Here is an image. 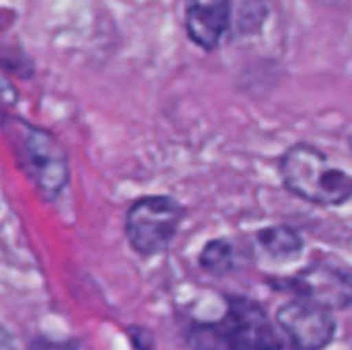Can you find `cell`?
<instances>
[{
  "label": "cell",
  "instance_id": "obj_5",
  "mask_svg": "<svg viewBox=\"0 0 352 350\" xmlns=\"http://www.w3.org/2000/svg\"><path fill=\"white\" fill-rule=\"evenodd\" d=\"M285 289L326 309L352 305V270L338 266H314L285 281Z\"/></svg>",
  "mask_w": 352,
  "mask_h": 350
},
{
  "label": "cell",
  "instance_id": "obj_4",
  "mask_svg": "<svg viewBox=\"0 0 352 350\" xmlns=\"http://www.w3.org/2000/svg\"><path fill=\"white\" fill-rule=\"evenodd\" d=\"M276 324L299 350H324L336 336L332 311L299 297L278 309Z\"/></svg>",
  "mask_w": 352,
  "mask_h": 350
},
{
  "label": "cell",
  "instance_id": "obj_1",
  "mask_svg": "<svg viewBox=\"0 0 352 350\" xmlns=\"http://www.w3.org/2000/svg\"><path fill=\"white\" fill-rule=\"evenodd\" d=\"M280 175L289 192L311 204L338 206L352 198V175L332 165L320 149L305 142L293 144L283 155Z\"/></svg>",
  "mask_w": 352,
  "mask_h": 350
},
{
  "label": "cell",
  "instance_id": "obj_7",
  "mask_svg": "<svg viewBox=\"0 0 352 350\" xmlns=\"http://www.w3.org/2000/svg\"><path fill=\"white\" fill-rule=\"evenodd\" d=\"M258 243L274 260H293L301 254L303 239L289 227H270L258 233Z\"/></svg>",
  "mask_w": 352,
  "mask_h": 350
},
{
  "label": "cell",
  "instance_id": "obj_3",
  "mask_svg": "<svg viewBox=\"0 0 352 350\" xmlns=\"http://www.w3.org/2000/svg\"><path fill=\"white\" fill-rule=\"evenodd\" d=\"M184 219V208L169 196L138 198L126 212V237L140 256H157L169 248Z\"/></svg>",
  "mask_w": 352,
  "mask_h": 350
},
{
  "label": "cell",
  "instance_id": "obj_9",
  "mask_svg": "<svg viewBox=\"0 0 352 350\" xmlns=\"http://www.w3.org/2000/svg\"><path fill=\"white\" fill-rule=\"evenodd\" d=\"M188 344L192 350H233L223 320L194 324L188 330Z\"/></svg>",
  "mask_w": 352,
  "mask_h": 350
},
{
  "label": "cell",
  "instance_id": "obj_2",
  "mask_svg": "<svg viewBox=\"0 0 352 350\" xmlns=\"http://www.w3.org/2000/svg\"><path fill=\"white\" fill-rule=\"evenodd\" d=\"M6 132L14 140L19 163L37 192L50 202L58 200L70 177L68 153L58 136L23 120H10Z\"/></svg>",
  "mask_w": 352,
  "mask_h": 350
},
{
  "label": "cell",
  "instance_id": "obj_10",
  "mask_svg": "<svg viewBox=\"0 0 352 350\" xmlns=\"http://www.w3.org/2000/svg\"><path fill=\"white\" fill-rule=\"evenodd\" d=\"M239 27L241 31H256L266 17L264 0H241L239 6Z\"/></svg>",
  "mask_w": 352,
  "mask_h": 350
},
{
  "label": "cell",
  "instance_id": "obj_6",
  "mask_svg": "<svg viewBox=\"0 0 352 350\" xmlns=\"http://www.w3.org/2000/svg\"><path fill=\"white\" fill-rule=\"evenodd\" d=\"M231 21V0H186V29L190 39L204 47H219Z\"/></svg>",
  "mask_w": 352,
  "mask_h": 350
},
{
  "label": "cell",
  "instance_id": "obj_12",
  "mask_svg": "<svg viewBox=\"0 0 352 350\" xmlns=\"http://www.w3.org/2000/svg\"><path fill=\"white\" fill-rule=\"evenodd\" d=\"M0 101L6 105H14L19 101V91L10 83V78L0 70Z\"/></svg>",
  "mask_w": 352,
  "mask_h": 350
},
{
  "label": "cell",
  "instance_id": "obj_11",
  "mask_svg": "<svg viewBox=\"0 0 352 350\" xmlns=\"http://www.w3.org/2000/svg\"><path fill=\"white\" fill-rule=\"evenodd\" d=\"M27 350H82L74 340H52V338H35L29 342Z\"/></svg>",
  "mask_w": 352,
  "mask_h": 350
},
{
  "label": "cell",
  "instance_id": "obj_15",
  "mask_svg": "<svg viewBox=\"0 0 352 350\" xmlns=\"http://www.w3.org/2000/svg\"><path fill=\"white\" fill-rule=\"evenodd\" d=\"M351 149H352V138H351Z\"/></svg>",
  "mask_w": 352,
  "mask_h": 350
},
{
  "label": "cell",
  "instance_id": "obj_13",
  "mask_svg": "<svg viewBox=\"0 0 352 350\" xmlns=\"http://www.w3.org/2000/svg\"><path fill=\"white\" fill-rule=\"evenodd\" d=\"M0 350H16L14 342H12V336L8 334V330L2 324H0Z\"/></svg>",
  "mask_w": 352,
  "mask_h": 350
},
{
  "label": "cell",
  "instance_id": "obj_14",
  "mask_svg": "<svg viewBox=\"0 0 352 350\" xmlns=\"http://www.w3.org/2000/svg\"><path fill=\"white\" fill-rule=\"evenodd\" d=\"M326 2H330V4H336V2H340V0H326Z\"/></svg>",
  "mask_w": 352,
  "mask_h": 350
},
{
  "label": "cell",
  "instance_id": "obj_8",
  "mask_svg": "<svg viewBox=\"0 0 352 350\" xmlns=\"http://www.w3.org/2000/svg\"><path fill=\"white\" fill-rule=\"evenodd\" d=\"M200 266L214 276H225L237 268V248L227 239H212L200 254Z\"/></svg>",
  "mask_w": 352,
  "mask_h": 350
}]
</instances>
